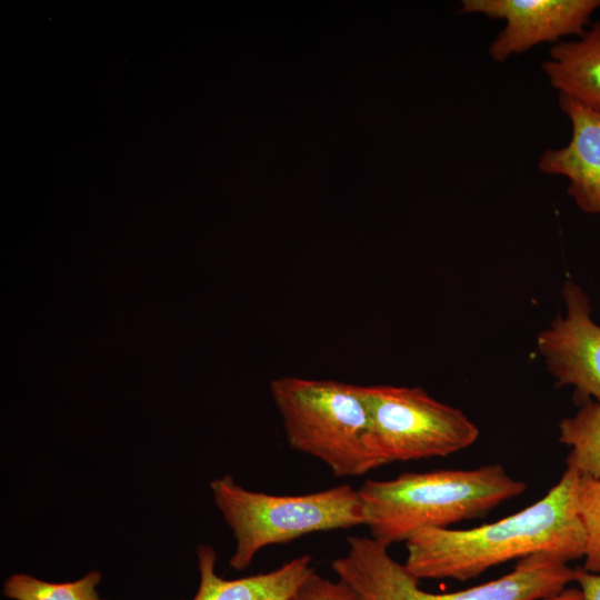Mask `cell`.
Masks as SVG:
<instances>
[{"label":"cell","instance_id":"obj_1","mask_svg":"<svg viewBox=\"0 0 600 600\" xmlns=\"http://www.w3.org/2000/svg\"><path fill=\"white\" fill-rule=\"evenodd\" d=\"M580 474L567 467L540 500L471 529L428 528L406 541L408 571L421 579H473L494 566L548 552L566 562L583 558L586 533L578 511Z\"/></svg>","mask_w":600,"mask_h":600},{"label":"cell","instance_id":"obj_2","mask_svg":"<svg viewBox=\"0 0 600 600\" xmlns=\"http://www.w3.org/2000/svg\"><path fill=\"white\" fill-rule=\"evenodd\" d=\"M526 489L523 481L493 463L367 480L358 492L371 538L389 547L423 529L481 518Z\"/></svg>","mask_w":600,"mask_h":600},{"label":"cell","instance_id":"obj_3","mask_svg":"<svg viewBox=\"0 0 600 600\" xmlns=\"http://www.w3.org/2000/svg\"><path fill=\"white\" fill-rule=\"evenodd\" d=\"M290 448L324 463L336 477L380 467L367 446L370 427L361 386L282 377L270 383Z\"/></svg>","mask_w":600,"mask_h":600},{"label":"cell","instance_id":"obj_4","mask_svg":"<svg viewBox=\"0 0 600 600\" xmlns=\"http://www.w3.org/2000/svg\"><path fill=\"white\" fill-rule=\"evenodd\" d=\"M210 487L233 532L236 550L229 564L239 571L268 546L314 532L366 526L358 489L348 483L307 494L277 496L248 490L226 474Z\"/></svg>","mask_w":600,"mask_h":600},{"label":"cell","instance_id":"obj_5","mask_svg":"<svg viewBox=\"0 0 600 600\" xmlns=\"http://www.w3.org/2000/svg\"><path fill=\"white\" fill-rule=\"evenodd\" d=\"M346 554L331 563L338 579L362 600H542L574 582L576 569L561 558L539 552L518 560L512 571L464 590L433 593L397 562L388 547L371 537L350 536Z\"/></svg>","mask_w":600,"mask_h":600},{"label":"cell","instance_id":"obj_6","mask_svg":"<svg viewBox=\"0 0 600 600\" xmlns=\"http://www.w3.org/2000/svg\"><path fill=\"white\" fill-rule=\"evenodd\" d=\"M370 427L367 446L380 467L446 457L472 446L478 427L458 408L419 387L361 386Z\"/></svg>","mask_w":600,"mask_h":600},{"label":"cell","instance_id":"obj_7","mask_svg":"<svg viewBox=\"0 0 600 600\" xmlns=\"http://www.w3.org/2000/svg\"><path fill=\"white\" fill-rule=\"evenodd\" d=\"M566 314L541 331L537 348L559 387L571 386L573 400L600 402V324L592 321L588 297L567 280L562 290Z\"/></svg>","mask_w":600,"mask_h":600},{"label":"cell","instance_id":"obj_8","mask_svg":"<svg viewBox=\"0 0 600 600\" xmlns=\"http://www.w3.org/2000/svg\"><path fill=\"white\" fill-rule=\"evenodd\" d=\"M600 0H463L460 12L503 19L504 28L489 47L494 61H506L543 43L579 37Z\"/></svg>","mask_w":600,"mask_h":600},{"label":"cell","instance_id":"obj_9","mask_svg":"<svg viewBox=\"0 0 600 600\" xmlns=\"http://www.w3.org/2000/svg\"><path fill=\"white\" fill-rule=\"evenodd\" d=\"M559 104L571 122V139L564 147L546 150L538 167L566 177L567 191L577 206L600 214V113L562 96Z\"/></svg>","mask_w":600,"mask_h":600},{"label":"cell","instance_id":"obj_10","mask_svg":"<svg viewBox=\"0 0 600 600\" xmlns=\"http://www.w3.org/2000/svg\"><path fill=\"white\" fill-rule=\"evenodd\" d=\"M200 581L192 600H289L314 569L309 554L297 557L266 573L226 580L216 573L212 547L197 549Z\"/></svg>","mask_w":600,"mask_h":600},{"label":"cell","instance_id":"obj_11","mask_svg":"<svg viewBox=\"0 0 600 600\" xmlns=\"http://www.w3.org/2000/svg\"><path fill=\"white\" fill-rule=\"evenodd\" d=\"M542 69L559 96L600 113V20L577 39L554 44Z\"/></svg>","mask_w":600,"mask_h":600},{"label":"cell","instance_id":"obj_12","mask_svg":"<svg viewBox=\"0 0 600 600\" xmlns=\"http://www.w3.org/2000/svg\"><path fill=\"white\" fill-rule=\"evenodd\" d=\"M559 441L571 451L567 467L580 476L600 479V402L588 400L559 424Z\"/></svg>","mask_w":600,"mask_h":600},{"label":"cell","instance_id":"obj_13","mask_svg":"<svg viewBox=\"0 0 600 600\" xmlns=\"http://www.w3.org/2000/svg\"><path fill=\"white\" fill-rule=\"evenodd\" d=\"M101 573L90 571L70 582H48L26 573H14L3 583V596L12 600H106L99 597L97 586Z\"/></svg>","mask_w":600,"mask_h":600},{"label":"cell","instance_id":"obj_14","mask_svg":"<svg viewBox=\"0 0 600 600\" xmlns=\"http://www.w3.org/2000/svg\"><path fill=\"white\" fill-rule=\"evenodd\" d=\"M577 502L586 533L582 568L589 572L600 573V479L580 476Z\"/></svg>","mask_w":600,"mask_h":600},{"label":"cell","instance_id":"obj_15","mask_svg":"<svg viewBox=\"0 0 600 600\" xmlns=\"http://www.w3.org/2000/svg\"><path fill=\"white\" fill-rule=\"evenodd\" d=\"M289 600H362L340 579L333 581L319 574L316 569L303 580Z\"/></svg>","mask_w":600,"mask_h":600},{"label":"cell","instance_id":"obj_16","mask_svg":"<svg viewBox=\"0 0 600 600\" xmlns=\"http://www.w3.org/2000/svg\"><path fill=\"white\" fill-rule=\"evenodd\" d=\"M574 582L579 584L583 600H600V573L578 568L576 569Z\"/></svg>","mask_w":600,"mask_h":600},{"label":"cell","instance_id":"obj_17","mask_svg":"<svg viewBox=\"0 0 600 600\" xmlns=\"http://www.w3.org/2000/svg\"><path fill=\"white\" fill-rule=\"evenodd\" d=\"M542 600H583V596L580 589L569 588L564 589L562 592L553 597H549Z\"/></svg>","mask_w":600,"mask_h":600}]
</instances>
